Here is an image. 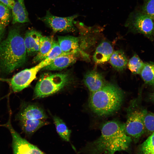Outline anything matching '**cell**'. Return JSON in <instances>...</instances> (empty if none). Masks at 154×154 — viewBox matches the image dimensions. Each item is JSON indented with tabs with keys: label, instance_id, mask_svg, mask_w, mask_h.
I'll return each instance as SVG.
<instances>
[{
	"label": "cell",
	"instance_id": "obj_1",
	"mask_svg": "<svg viewBox=\"0 0 154 154\" xmlns=\"http://www.w3.org/2000/svg\"><path fill=\"white\" fill-rule=\"evenodd\" d=\"M132 141L125 132L124 123L110 121L102 126L100 136L87 144L83 151L86 154H114L128 151Z\"/></svg>",
	"mask_w": 154,
	"mask_h": 154
},
{
	"label": "cell",
	"instance_id": "obj_2",
	"mask_svg": "<svg viewBox=\"0 0 154 154\" xmlns=\"http://www.w3.org/2000/svg\"><path fill=\"white\" fill-rule=\"evenodd\" d=\"M27 53L24 38L18 29H13L0 43V66L6 73L21 67L27 60Z\"/></svg>",
	"mask_w": 154,
	"mask_h": 154
},
{
	"label": "cell",
	"instance_id": "obj_3",
	"mask_svg": "<svg viewBox=\"0 0 154 154\" xmlns=\"http://www.w3.org/2000/svg\"><path fill=\"white\" fill-rule=\"evenodd\" d=\"M124 96L123 91L117 85L107 82L100 90L90 93L88 101L89 108L98 116H108L119 109Z\"/></svg>",
	"mask_w": 154,
	"mask_h": 154
},
{
	"label": "cell",
	"instance_id": "obj_4",
	"mask_svg": "<svg viewBox=\"0 0 154 154\" xmlns=\"http://www.w3.org/2000/svg\"><path fill=\"white\" fill-rule=\"evenodd\" d=\"M70 81V76L67 73H44L36 85L33 98H44L55 94L68 85Z\"/></svg>",
	"mask_w": 154,
	"mask_h": 154
},
{
	"label": "cell",
	"instance_id": "obj_5",
	"mask_svg": "<svg viewBox=\"0 0 154 154\" xmlns=\"http://www.w3.org/2000/svg\"><path fill=\"white\" fill-rule=\"evenodd\" d=\"M139 105L137 99L130 103L127 109V120L124 123L126 133L135 141H137L145 132L144 118L147 111Z\"/></svg>",
	"mask_w": 154,
	"mask_h": 154
},
{
	"label": "cell",
	"instance_id": "obj_6",
	"mask_svg": "<svg viewBox=\"0 0 154 154\" xmlns=\"http://www.w3.org/2000/svg\"><path fill=\"white\" fill-rule=\"evenodd\" d=\"M125 25L130 32L142 34L151 40L154 39V21L141 10L131 12Z\"/></svg>",
	"mask_w": 154,
	"mask_h": 154
},
{
	"label": "cell",
	"instance_id": "obj_7",
	"mask_svg": "<svg viewBox=\"0 0 154 154\" xmlns=\"http://www.w3.org/2000/svg\"><path fill=\"white\" fill-rule=\"evenodd\" d=\"M78 14L71 16L61 17L52 14L49 10L46 11V15L38 19L44 23L54 32H74L76 31L74 19Z\"/></svg>",
	"mask_w": 154,
	"mask_h": 154
},
{
	"label": "cell",
	"instance_id": "obj_8",
	"mask_svg": "<svg viewBox=\"0 0 154 154\" xmlns=\"http://www.w3.org/2000/svg\"><path fill=\"white\" fill-rule=\"evenodd\" d=\"M46 66L42 60L35 66L22 70L15 75L8 81L13 91L18 92L27 87L36 78L38 71Z\"/></svg>",
	"mask_w": 154,
	"mask_h": 154
},
{
	"label": "cell",
	"instance_id": "obj_9",
	"mask_svg": "<svg viewBox=\"0 0 154 154\" xmlns=\"http://www.w3.org/2000/svg\"><path fill=\"white\" fill-rule=\"evenodd\" d=\"M13 154H46L22 138L18 133L12 136Z\"/></svg>",
	"mask_w": 154,
	"mask_h": 154
},
{
	"label": "cell",
	"instance_id": "obj_10",
	"mask_svg": "<svg viewBox=\"0 0 154 154\" xmlns=\"http://www.w3.org/2000/svg\"><path fill=\"white\" fill-rule=\"evenodd\" d=\"M47 118V116L42 108L33 104L22 107L16 116L18 121L24 120H45Z\"/></svg>",
	"mask_w": 154,
	"mask_h": 154
},
{
	"label": "cell",
	"instance_id": "obj_11",
	"mask_svg": "<svg viewBox=\"0 0 154 154\" xmlns=\"http://www.w3.org/2000/svg\"><path fill=\"white\" fill-rule=\"evenodd\" d=\"M83 82L90 93L100 90L107 82L101 73L94 70L87 72L84 75Z\"/></svg>",
	"mask_w": 154,
	"mask_h": 154
},
{
	"label": "cell",
	"instance_id": "obj_12",
	"mask_svg": "<svg viewBox=\"0 0 154 154\" xmlns=\"http://www.w3.org/2000/svg\"><path fill=\"white\" fill-rule=\"evenodd\" d=\"M79 39L71 36H58V42L62 52L65 54L77 55L81 52Z\"/></svg>",
	"mask_w": 154,
	"mask_h": 154
},
{
	"label": "cell",
	"instance_id": "obj_13",
	"mask_svg": "<svg viewBox=\"0 0 154 154\" xmlns=\"http://www.w3.org/2000/svg\"><path fill=\"white\" fill-rule=\"evenodd\" d=\"M42 36L41 33L34 29L29 30L26 33L24 40L28 55H35L38 53Z\"/></svg>",
	"mask_w": 154,
	"mask_h": 154
},
{
	"label": "cell",
	"instance_id": "obj_14",
	"mask_svg": "<svg viewBox=\"0 0 154 154\" xmlns=\"http://www.w3.org/2000/svg\"><path fill=\"white\" fill-rule=\"evenodd\" d=\"M77 56L69 54L59 56L42 69L48 70H62L74 63L77 60Z\"/></svg>",
	"mask_w": 154,
	"mask_h": 154
},
{
	"label": "cell",
	"instance_id": "obj_15",
	"mask_svg": "<svg viewBox=\"0 0 154 154\" xmlns=\"http://www.w3.org/2000/svg\"><path fill=\"white\" fill-rule=\"evenodd\" d=\"M113 52V47L109 42L102 41L97 47L93 56L94 61L101 64L108 61Z\"/></svg>",
	"mask_w": 154,
	"mask_h": 154
},
{
	"label": "cell",
	"instance_id": "obj_16",
	"mask_svg": "<svg viewBox=\"0 0 154 154\" xmlns=\"http://www.w3.org/2000/svg\"><path fill=\"white\" fill-rule=\"evenodd\" d=\"M12 10L13 24L29 22L28 14L25 5L24 0H16Z\"/></svg>",
	"mask_w": 154,
	"mask_h": 154
},
{
	"label": "cell",
	"instance_id": "obj_17",
	"mask_svg": "<svg viewBox=\"0 0 154 154\" xmlns=\"http://www.w3.org/2000/svg\"><path fill=\"white\" fill-rule=\"evenodd\" d=\"M54 40L52 36H42L38 51L33 59L34 63L40 62L45 58L52 48Z\"/></svg>",
	"mask_w": 154,
	"mask_h": 154
},
{
	"label": "cell",
	"instance_id": "obj_18",
	"mask_svg": "<svg viewBox=\"0 0 154 154\" xmlns=\"http://www.w3.org/2000/svg\"><path fill=\"white\" fill-rule=\"evenodd\" d=\"M23 131L28 135H31L42 127L49 123L44 119L24 120L19 121Z\"/></svg>",
	"mask_w": 154,
	"mask_h": 154
},
{
	"label": "cell",
	"instance_id": "obj_19",
	"mask_svg": "<svg viewBox=\"0 0 154 154\" xmlns=\"http://www.w3.org/2000/svg\"><path fill=\"white\" fill-rule=\"evenodd\" d=\"M110 62L116 70L122 71L127 66L128 60L123 51L121 50L113 52L110 59Z\"/></svg>",
	"mask_w": 154,
	"mask_h": 154
},
{
	"label": "cell",
	"instance_id": "obj_20",
	"mask_svg": "<svg viewBox=\"0 0 154 154\" xmlns=\"http://www.w3.org/2000/svg\"><path fill=\"white\" fill-rule=\"evenodd\" d=\"M147 84L154 87V62H149L145 63L140 74Z\"/></svg>",
	"mask_w": 154,
	"mask_h": 154
},
{
	"label": "cell",
	"instance_id": "obj_21",
	"mask_svg": "<svg viewBox=\"0 0 154 154\" xmlns=\"http://www.w3.org/2000/svg\"><path fill=\"white\" fill-rule=\"evenodd\" d=\"M53 119L56 131L61 138L66 141L70 140L71 131L69 129L60 117L54 116Z\"/></svg>",
	"mask_w": 154,
	"mask_h": 154
},
{
	"label": "cell",
	"instance_id": "obj_22",
	"mask_svg": "<svg viewBox=\"0 0 154 154\" xmlns=\"http://www.w3.org/2000/svg\"><path fill=\"white\" fill-rule=\"evenodd\" d=\"M137 154H154V132L138 147Z\"/></svg>",
	"mask_w": 154,
	"mask_h": 154
},
{
	"label": "cell",
	"instance_id": "obj_23",
	"mask_svg": "<svg viewBox=\"0 0 154 154\" xmlns=\"http://www.w3.org/2000/svg\"><path fill=\"white\" fill-rule=\"evenodd\" d=\"M145 64L139 56L135 54L129 59L128 64V67L133 74H140Z\"/></svg>",
	"mask_w": 154,
	"mask_h": 154
},
{
	"label": "cell",
	"instance_id": "obj_24",
	"mask_svg": "<svg viewBox=\"0 0 154 154\" xmlns=\"http://www.w3.org/2000/svg\"><path fill=\"white\" fill-rule=\"evenodd\" d=\"M65 54L62 52L57 42L54 40L52 48L43 60L46 66L57 57Z\"/></svg>",
	"mask_w": 154,
	"mask_h": 154
},
{
	"label": "cell",
	"instance_id": "obj_25",
	"mask_svg": "<svg viewBox=\"0 0 154 154\" xmlns=\"http://www.w3.org/2000/svg\"><path fill=\"white\" fill-rule=\"evenodd\" d=\"M10 9L0 2V24L4 28L9 24L10 21Z\"/></svg>",
	"mask_w": 154,
	"mask_h": 154
},
{
	"label": "cell",
	"instance_id": "obj_26",
	"mask_svg": "<svg viewBox=\"0 0 154 154\" xmlns=\"http://www.w3.org/2000/svg\"><path fill=\"white\" fill-rule=\"evenodd\" d=\"M144 123L145 132L151 134L154 132V113L147 111L144 116Z\"/></svg>",
	"mask_w": 154,
	"mask_h": 154
},
{
	"label": "cell",
	"instance_id": "obj_27",
	"mask_svg": "<svg viewBox=\"0 0 154 154\" xmlns=\"http://www.w3.org/2000/svg\"><path fill=\"white\" fill-rule=\"evenodd\" d=\"M141 11L154 21V0H145L142 6Z\"/></svg>",
	"mask_w": 154,
	"mask_h": 154
},
{
	"label": "cell",
	"instance_id": "obj_28",
	"mask_svg": "<svg viewBox=\"0 0 154 154\" xmlns=\"http://www.w3.org/2000/svg\"><path fill=\"white\" fill-rule=\"evenodd\" d=\"M6 1L9 4L10 9H12L14 5L15 1V0H6Z\"/></svg>",
	"mask_w": 154,
	"mask_h": 154
},
{
	"label": "cell",
	"instance_id": "obj_29",
	"mask_svg": "<svg viewBox=\"0 0 154 154\" xmlns=\"http://www.w3.org/2000/svg\"><path fill=\"white\" fill-rule=\"evenodd\" d=\"M4 29L0 24V41L2 37Z\"/></svg>",
	"mask_w": 154,
	"mask_h": 154
},
{
	"label": "cell",
	"instance_id": "obj_30",
	"mask_svg": "<svg viewBox=\"0 0 154 154\" xmlns=\"http://www.w3.org/2000/svg\"><path fill=\"white\" fill-rule=\"evenodd\" d=\"M0 2L6 5L10 8L9 4L6 0H0Z\"/></svg>",
	"mask_w": 154,
	"mask_h": 154
},
{
	"label": "cell",
	"instance_id": "obj_31",
	"mask_svg": "<svg viewBox=\"0 0 154 154\" xmlns=\"http://www.w3.org/2000/svg\"><path fill=\"white\" fill-rule=\"evenodd\" d=\"M149 97L151 100L154 102V92L151 94Z\"/></svg>",
	"mask_w": 154,
	"mask_h": 154
},
{
	"label": "cell",
	"instance_id": "obj_32",
	"mask_svg": "<svg viewBox=\"0 0 154 154\" xmlns=\"http://www.w3.org/2000/svg\"><path fill=\"white\" fill-rule=\"evenodd\" d=\"M4 125H5V124H2V125L0 124V127H1V126L4 127Z\"/></svg>",
	"mask_w": 154,
	"mask_h": 154
}]
</instances>
